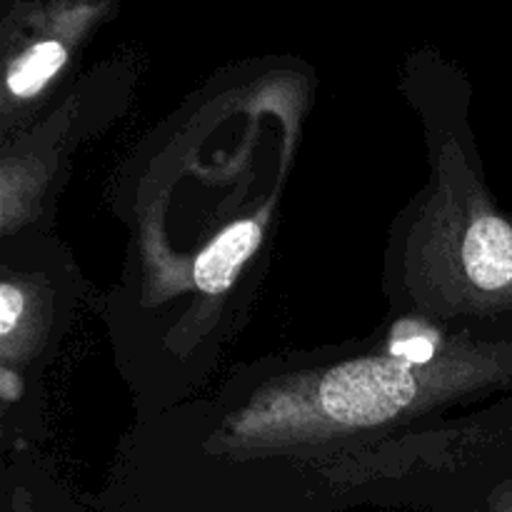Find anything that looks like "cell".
Returning a JSON list of instances; mask_svg holds the SVG:
<instances>
[{"instance_id":"2","label":"cell","mask_w":512,"mask_h":512,"mask_svg":"<svg viewBox=\"0 0 512 512\" xmlns=\"http://www.w3.org/2000/svg\"><path fill=\"white\" fill-rule=\"evenodd\" d=\"M463 263L480 290L512 285V228L495 215L478 218L465 233Z\"/></svg>"},{"instance_id":"6","label":"cell","mask_w":512,"mask_h":512,"mask_svg":"<svg viewBox=\"0 0 512 512\" xmlns=\"http://www.w3.org/2000/svg\"><path fill=\"white\" fill-rule=\"evenodd\" d=\"M20 313H23V295L13 285L5 283L0 288V335L3 338L13 333L15 323L20 320Z\"/></svg>"},{"instance_id":"1","label":"cell","mask_w":512,"mask_h":512,"mask_svg":"<svg viewBox=\"0 0 512 512\" xmlns=\"http://www.w3.org/2000/svg\"><path fill=\"white\" fill-rule=\"evenodd\" d=\"M415 390L418 385L408 363L365 358L330 370L320 385V400L338 423L380 425L408 408Z\"/></svg>"},{"instance_id":"5","label":"cell","mask_w":512,"mask_h":512,"mask_svg":"<svg viewBox=\"0 0 512 512\" xmlns=\"http://www.w3.org/2000/svg\"><path fill=\"white\" fill-rule=\"evenodd\" d=\"M438 335L425 328L418 320H403L395 325L393 338H390V355L395 360L413 365H425L433 360Z\"/></svg>"},{"instance_id":"3","label":"cell","mask_w":512,"mask_h":512,"mask_svg":"<svg viewBox=\"0 0 512 512\" xmlns=\"http://www.w3.org/2000/svg\"><path fill=\"white\" fill-rule=\"evenodd\" d=\"M263 240V228L255 220H240L225 228L195 260L193 280L203 293L220 295L235 283V275Z\"/></svg>"},{"instance_id":"4","label":"cell","mask_w":512,"mask_h":512,"mask_svg":"<svg viewBox=\"0 0 512 512\" xmlns=\"http://www.w3.org/2000/svg\"><path fill=\"white\" fill-rule=\"evenodd\" d=\"M65 63V48L55 40H45V43L33 45L25 55H20L13 63L8 73V88L10 93L20 95V98H30L38 93Z\"/></svg>"},{"instance_id":"7","label":"cell","mask_w":512,"mask_h":512,"mask_svg":"<svg viewBox=\"0 0 512 512\" xmlns=\"http://www.w3.org/2000/svg\"><path fill=\"white\" fill-rule=\"evenodd\" d=\"M13 375L10 373H3V388H5V398H15V390H13Z\"/></svg>"}]
</instances>
